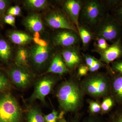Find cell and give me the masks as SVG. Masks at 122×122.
<instances>
[{"mask_svg":"<svg viewBox=\"0 0 122 122\" xmlns=\"http://www.w3.org/2000/svg\"><path fill=\"white\" fill-rule=\"evenodd\" d=\"M82 90L73 81H66L59 86L56 94L59 105L65 112H73L82 102Z\"/></svg>","mask_w":122,"mask_h":122,"instance_id":"6da1fadb","label":"cell"},{"mask_svg":"<svg viewBox=\"0 0 122 122\" xmlns=\"http://www.w3.org/2000/svg\"><path fill=\"white\" fill-rule=\"evenodd\" d=\"M82 83V91L92 97H101L111 94V79L105 73H93Z\"/></svg>","mask_w":122,"mask_h":122,"instance_id":"7a4b0ae2","label":"cell"},{"mask_svg":"<svg viewBox=\"0 0 122 122\" xmlns=\"http://www.w3.org/2000/svg\"><path fill=\"white\" fill-rule=\"evenodd\" d=\"M108 12L100 0L83 1L79 24L85 25L93 31Z\"/></svg>","mask_w":122,"mask_h":122,"instance_id":"3957f363","label":"cell"},{"mask_svg":"<svg viewBox=\"0 0 122 122\" xmlns=\"http://www.w3.org/2000/svg\"><path fill=\"white\" fill-rule=\"evenodd\" d=\"M94 39L101 38L112 44L122 38V25L107 13L93 30Z\"/></svg>","mask_w":122,"mask_h":122,"instance_id":"277c9868","label":"cell"},{"mask_svg":"<svg viewBox=\"0 0 122 122\" xmlns=\"http://www.w3.org/2000/svg\"><path fill=\"white\" fill-rule=\"evenodd\" d=\"M22 112L15 97L9 93L0 95V122H20Z\"/></svg>","mask_w":122,"mask_h":122,"instance_id":"5b68a950","label":"cell"},{"mask_svg":"<svg viewBox=\"0 0 122 122\" xmlns=\"http://www.w3.org/2000/svg\"><path fill=\"white\" fill-rule=\"evenodd\" d=\"M57 81V77L52 75H46L38 79L30 101L32 102L37 99L45 103L46 97L52 91Z\"/></svg>","mask_w":122,"mask_h":122,"instance_id":"8992f818","label":"cell"},{"mask_svg":"<svg viewBox=\"0 0 122 122\" xmlns=\"http://www.w3.org/2000/svg\"><path fill=\"white\" fill-rule=\"evenodd\" d=\"M52 49L47 42L39 39L30 53L29 61L36 68L43 66L49 60Z\"/></svg>","mask_w":122,"mask_h":122,"instance_id":"52a82bcc","label":"cell"},{"mask_svg":"<svg viewBox=\"0 0 122 122\" xmlns=\"http://www.w3.org/2000/svg\"><path fill=\"white\" fill-rule=\"evenodd\" d=\"M45 21L47 25L52 28L72 30L79 34L77 28L67 15L60 10L51 11L46 15Z\"/></svg>","mask_w":122,"mask_h":122,"instance_id":"ba28073f","label":"cell"},{"mask_svg":"<svg viewBox=\"0 0 122 122\" xmlns=\"http://www.w3.org/2000/svg\"><path fill=\"white\" fill-rule=\"evenodd\" d=\"M9 75L11 81L16 87L25 89L30 85L33 75L27 67L16 66L9 71Z\"/></svg>","mask_w":122,"mask_h":122,"instance_id":"9c48e42d","label":"cell"},{"mask_svg":"<svg viewBox=\"0 0 122 122\" xmlns=\"http://www.w3.org/2000/svg\"><path fill=\"white\" fill-rule=\"evenodd\" d=\"M80 39L77 33L68 30L58 32L53 37V41L55 45L65 48L77 46Z\"/></svg>","mask_w":122,"mask_h":122,"instance_id":"30bf717a","label":"cell"},{"mask_svg":"<svg viewBox=\"0 0 122 122\" xmlns=\"http://www.w3.org/2000/svg\"><path fill=\"white\" fill-rule=\"evenodd\" d=\"M78 46L65 48L61 54L69 70H74L81 65L83 56Z\"/></svg>","mask_w":122,"mask_h":122,"instance_id":"8fae6325","label":"cell"},{"mask_svg":"<svg viewBox=\"0 0 122 122\" xmlns=\"http://www.w3.org/2000/svg\"><path fill=\"white\" fill-rule=\"evenodd\" d=\"M100 56L99 60L102 62L109 65L110 63L122 57V39H120L110 45L106 49L95 52Z\"/></svg>","mask_w":122,"mask_h":122,"instance_id":"7c38bea8","label":"cell"},{"mask_svg":"<svg viewBox=\"0 0 122 122\" xmlns=\"http://www.w3.org/2000/svg\"><path fill=\"white\" fill-rule=\"evenodd\" d=\"M83 2L81 0H66L62 4L66 14L76 26L78 32L79 17Z\"/></svg>","mask_w":122,"mask_h":122,"instance_id":"4fadbf2b","label":"cell"},{"mask_svg":"<svg viewBox=\"0 0 122 122\" xmlns=\"http://www.w3.org/2000/svg\"><path fill=\"white\" fill-rule=\"evenodd\" d=\"M23 23L26 29L32 32H41L44 29L41 17L38 14L32 13L28 15L24 19Z\"/></svg>","mask_w":122,"mask_h":122,"instance_id":"5bb4252c","label":"cell"},{"mask_svg":"<svg viewBox=\"0 0 122 122\" xmlns=\"http://www.w3.org/2000/svg\"><path fill=\"white\" fill-rule=\"evenodd\" d=\"M69 70L66 67L61 54H57L53 57L46 73L62 75L68 73Z\"/></svg>","mask_w":122,"mask_h":122,"instance_id":"9a60e30c","label":"cell"},{"mask_svg":"<svg viewBox=\"0 0 122 122\" xmlns=\"http://www.w3.org/2000/svg\"><path fill=\"white\" fill-rule=\"evenodd\" d=\"M111 95L118 105L122 104V76L114 73L111 79Z\"/></svg>","mask_w":122,"mask_h":122,"instance_id":"2e32d148","label":"cell"},{"mask_svg":"<svg viewBox=\"0 0 122 122\" xmlns=\"http://www.w3.org/2000/svg\"><path fill=\"white\" fill-rule=\"evenodd\" d=\"M78 32L82 43V49L85 51L89 48L92 41L94 39L93 30L85 25L79 24Z\"/></svg>","mask_w":122,"mask_h":122,"instance_id":"e0dca14e","label":"cell"},{"mask_svg":"<svg viewBox=\"0 0 122 122\" xmlns=\"http://www.w3.org/2000/svg\"><path fill=\"white\" fill-rule=\"evenodd\" d=\"M8 36L13 43L20 45L28 44L33 40V38L28 34L16 30L9 32Z\"/></svg>","mask_w":122,"mask_h":122,"instance_id":"ac0fdd59","label":"cell"},{"mask_svg":"<svg viewBox=\"0 0 122 122\" xmlns=\"http://www.w3.org/2000/svg\"><path fill=\"white\" fill-rule=\"evenodd\" d=\"M12 56V49L10 45L5 39L0 38V60L8 62Z\"/></svg>","mask_w":122,"mask_h":122,"instance_id":"d6986e66","label":"cell"},{"mask_svg":"<svg viewBox=\"0 0 122 122\" xmlns=\"http://www.w3.org/2000/svg\"><path fill=\"white\" fill-rule=\"evenodd\" d=\"M82 55L90 72H96L103 66L102 62L95 57L89 54H82Z\"/></svg>","mask_w":122,"mask_h":122,"instance_id":"ffe728a7","label":"cell"},{"mask_svg":"<svg viewBox=\"0 0 122 122\" xmlns=\"http://www.w3.org/2000/svg\"><path fill=\"white\" fill-rule=\"evenodd\" d=\"M30 53L24 48L19 49L16 53L15 63L18 66L26 67L29 61Z\"/></svg>","mask_w":122,"mask_h":122,"instance_id":"44dd1931","label":"cell"},{"mask_svg":"<svg viewBox=\"0 0 122 122\" xmlns=\"http://www.w3.org/2000/svg\"><path fill=\"white\" fill-rule=\"evenodd\" d=\"M26 117L28 122H46L41 111L35 107L30 108L26 113Z\"/></svg>","mask_w":122,"mask_h":122,"instance_id":"7402d4cb","label":"cell"},{"mask_svg":"<svg viewBox=\"0 0 122 122\" xmlns=\"http://www.w3.org/2000/svg\"><path fill=\"white\" fill-rule=\"evenodd\" d=\"M48 1L46 0H26L25 1V5L27 8L32 10H39L47 7Z\"/></svg>","mask_w":122,"mask_h":122,"instance_id":"603a6c76","label":"cell"},{"mask_svg":"<svg viewBox=\"0 0 122 122\" xmlns=\"http://www.w3.org/2000/svg\"><path fill=\"white\" fill-rule=\"evenodd\" d=\"M94 39L96 41L94 44V49L92 51L95 52L96 51H102L106 49L110 46L106 40L101 38H95Z\"/></svg>","mask_w":122,"mask_h":122,"instance_id":"cb8c5ba5","label":"cell"},{"mask_svg":"<svg viewBox=\"0 0 122 122\" xmlns=\"http://www.w3.org/2000/svg\"><path fill=\"white\" fill-rule=\"evenodd\" d=\"M116 102L111 95L104 99L101 105V110L104 112H108L114 106Z\"/></svg>","mask_w":122,"mask_h":122,"instance_id":"d4e9b609","label":"cell"},{"mask_svg":"<svg viewBox=\"0 0 122 122\" xmlns=\"http://www.w3.org/2000/svg\"><path fill=\"white\" fill-rule=\"evenodd\" d=\"M122 0H100L106 11H112L119 5Z\"/></svg>","mask_w":122,"mask_h":122,"instance_id":"484cf974","label":"cell"},{"mask_svg":"<svg viewBox=\"0 0 122 122\" xmlns=\"http://www.w3.org/2000/svg\"><path fill=\"white\" fill-rule=\"evenodd\" d=\"M114 112L109 118V122H122V104Z\"/></svg>","mask_w":122,"mask_h":122,"instance_id":"4316f807","label":"cell"},{"mask_svg":"<svg viewBox=\"0 0 122 122\" xmlns=\"http://www.w3.org/2000/svg\"><path fill=\"white\" fill-rule=\"evenodd\" d=\"M8 79L4 75L0 72V93L7 90L10 87Z\"/></svg>","mask_w":122,"mask_h":122,"instance_id":"83f0119b","label":"cell"},{"mask_svg":"<svg viewBox=\"0 0 122 122\" xmlns=\"http://www.w3.org/2000/svg\"><path fill=\"white\" fill-rule=\"evenodd\" d=\"M10 1L7 0H0V21H3L4 17L9 7Z\"/></svg>","mask_w":122,"mask_h":122,"instance_id":"f1b7e54d","label":"cell"},{"mask_svg":"<svg viewBox=\"0 0 122 122\" xmlns=\"http://www.w3.org/2000/svg\"><path fill=\"white\" fill-rule=\"evenodd\" d=\"M111 12V15L122 25V0L119 5Z\"/></svg>","mask_w":122,"mask_h":122,"instance_id":"f546056e","label":"cell"},{"mask_svg":"<svg viewBox=\"0 0 122 122\" xmlns=\"http://www.w3.org/2000/svg\"><path fill=\"white\" fill-rule=\"evenodd\" d=\"M111 63V70L114 73L122 76V60L118 59Z\"/></svg>","mask_w":122,"mask_h":122,"instance_id":"4dcf8cb0","label":"cell"},{"mask_svg":"<svg viewBox=\"0 0 122 122\" xmlns=\"http://www.w3.org/2000/svg\"><path fill=\"white\" fill-rule=\"evenodd\" d=\"M58 113L57 112L53 110L50 113L44 116L46 122H58Z\"/></svg>","mask_w":122,"mask_h":122,"instance_id":"1f68e13d","label":"cell"},{"mask_svg":"<svg viewBox=\"0 0 122 122\" xmlns=\"http://www.w3.org/2000/svg\"><path fill=\"white\" fill-rule=\"evenodd\" d=\"M21 9L19 6H11L9 7L7 10L6 14H9L14 16H18L20 15Z\"/></svg>","mask_w":122,"mask_h":122,"instance_id":"d6a6232c","label":"cell"},{"mask_svg":"<svg viewBox=\"0 0 122 122\" xmlns=\"http://www.w3.org/2000/svg\"><path fill=\"white\" fill-rule=\"evenodd\" d=\"M90 109L92 114L98 113L101 110V105L94 101L90 102Z\"/></svg>","mask_w":122,"mask_h":122,"instance_id":"836d02e7","label":"cell"},{"mask_svg":"<svg viewBox=\"0 0 122 122\" xmlns=\"http://www.w3.org/2000/svg\"><path fill=\"white\" fill-rule=\"evenodd\" d=\"M89 71V69L86 65H81L78 66V76L79 77L86 76Z\"/></svg>","mask_w":122,"mask_h":122,"instance_id":"e575fe53","label":"cell"},{"mask_svg":"<svg viewBox=\"0 0 122 122\" xmlns=\"http://www.w3.org/2000/svg\"><path fill=\"white\" fill-rule=\"evenodd\" d=\"M3 21L5 24H8L11 26L14 27L15 25V16L9 14H6L3 20Z\"/></svg>","mask_w":122,"mask_h":122,"instance_id":"d590c367","label":"cell"},{"mask_svg":"<svg viewBox=\"0 0 122 122\" xmlns=\"http://www.w3.org/2000/svg\"><path fill=\"white\" fill-rule=\"evenodd\" d=\"M83 122H102L97 118L90 117L85 119Z\"/></svg>","mask_w":122,"mask_h":122,"instance_id":"8d00e7d4","label":"cell"},{"mask_svg":"<svg viewBox=\"0 0 122 122\" xmlns=\"http://www.w3.org/2000/svg\"><path fill=\"white\" fill-rule=\"evenodd\" d=\"M70 122H79V121L78 118H76Z\"/></svg>","mask_w":122,"mask_h":122,"instance_id":"74e56055","label":"cell"}]
</instances>
